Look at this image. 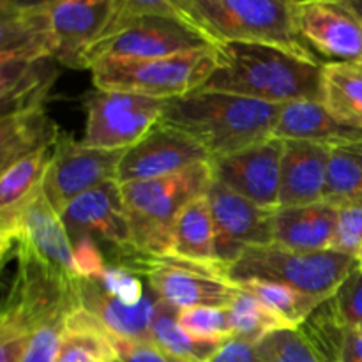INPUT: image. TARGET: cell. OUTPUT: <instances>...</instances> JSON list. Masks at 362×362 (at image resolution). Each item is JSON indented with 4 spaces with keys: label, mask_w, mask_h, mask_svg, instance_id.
Here are the masks:
<instances>
[{
    "label": "cell",
    "mask_w": 362,
    "mask_h": 362,
    "mask_svg": "<svg viewBox=\"0 0 362 362\" xmlns=\"http://www.w3.org/2000/svg\"><path fill=\"white\" fill-rule=\"evenodd\" d=\"M216 67L200 90L228 92L286 105L322 101V66L260 42H218Z\"/></svg>",
    "instance_id": "cell-1"
},
{
    "label": "cell",
    "mask_w": 362,
    "mask_h": 362,
    "mask_svg": "<svg viewBox=\"0 0 362 362\" xmlns=\"http://www.w3.org/2000/svg\"><path fill=\"white\" fill-rule=\"evenodd\" d=\"M281 108L246 95L197 90L170 99L161 122L193 136L216 159L272 138Z\"/></svg>",
    "instance_id": "cell-2"
},
{
    "label": "cell",
    "mask_w": 362,
    "mask_h": 362,
    "mask_svg": "<svg viewBox=\"0 0 362 362\" xmlns=\"http://www.w3.org/2000/svg\"><path fill=\"white\" fill-rule=\"evenodd\" d=\"M212 180L211 163H200L173 175L120 184L134 251L148 257L172 255L177 216L187 204L205 197Z\"/></svg>",
    "instance_id": "cell-3"
},
{
    "label": "cell",
    "mask_w": 362,
    "mask_h": 362,
    "mask_svg": "<svg viewBox=\"0 0 362 362\" xmlns=\"http://www.w3.org/2000/svg\"><path fill=\"white\" fill-rule=\"evenodd\" d=\"M216 67L214 45L156 59L103 57L90 66L95 90L129 92L147 98H182L200 90Z\"/></svg>",
    "instance_id": "cell-4"
},
{
    "label": "cell",
    "mask_w": 362,
    "mask_h": 362,
    "mask_svg": "<svg viewBox=\"0 0 362 362\" xmlns=\"http://www.w3.org/2000/svg\"><path fill=\"white\" fill-rule=\"evenodd\" d=\"M193 9L214 45L260 42L320 62L297 34L293 0H193Z\"/></svg>",
    "instance_id": "cell-5"
},
{
    "label": "cell",
    "mask_w": 362,
    "mask_h": 362,
    "mask_svg": "<svg viewBox=\"0 0 362 362\" xmlns=\"http://www.w3.org/2000/svg\"><path fill=\"white\" fill-rule=\"evenodd\" d=\"M359 262L336 250L297 251L281 244L247 246L228 265L232 283L246 279H267L288 285L317 299L334 296L346 276L359 267Z\"/></svg>",
    "instance_id": "cell-6"
},
{
    "label": "cell",
    "mask_w": 362,
    "mask_h": 362,
    "mask_svg": "<svg viewBox=\"0 0 362 362\" xmlns=\"http://www.w3.org/2000/svg\"><path fill=\"white\" fill-rule=\"evenodd\" d=\"M117 264L147 278L159 299L177 310L198 306L228 308L240 286L228 279L225 262H193L173 257H148L138 251L117 255Z\"/></svg>",
    "instance_id": "cell-7"
},
{
    "label": "cell",
    "mask_w": 362,
    "mask_h": 362,
    "mask_svg": "<svg viewBox=\"0 0 362 362\" xmlns=\"http://www.w3.org/2000/svg\"><path fill=\"white\" fill-rule=\"evenodd\" d=\"M212 42L184 21L166 16H134L112 23L85 52L83 69L103 57L156 59L207 48Z\"/></svg>",
    "instance_id": "cell-8"
},
{
    "label": "cell",
    "mask_w": 362,
    "mask_h": 362,
    "mask_svg": "<svg viewBox=\"0 0 362 362\" xmlns=\"http://www.w3.org/2000/svg\"><path fill=\"white\" fill-rule=\"evenodd\" d=\"M166 103L129 92L95 90L87 99L81 144L103 151H126L161 120Z\"/></svg>",
    "instance_id": "cell-9"
},
{
    "label": "cell",
    "mask_w": 362,
    "mask_h": 362,
    "mask_svg": "<svg viewBox=\"0 0 362 362\" xmlns=\"http://www.w3.org/2000/svg\"><path fill=\"white\" fill-rule=\"evenodd\" d=\"M126 151L85 147L69 134L60 133L42 180V191L52 207L60 214L80 194L110 180H117L119 165Z\"/></svg>",
    "instance_id": "cell-10"
},
{
    "label": "cell",
    "mask_w": 362,
    "mask_h": 362,
    "mask_svg": "<svg viewBox=\"0 0 362 362\" xmlns=\"http://www.w3.org/2000/svg\"><path fill=\"white\" fill-rule=\"evenodd\" d=\"M293 21L318 60L362 62V20L341 0L293 2Z\"/></svg>",
    "instance_id": "cell-11"
},
{
    "label": "cell",
    "mask_w": 362,
    "mask_h": 362,
    "mask_svg": "<svg viewBox=\"0 0 362 362\" xmlns=\"http://www.w3.org/2000/svg\"><path fill=\"white\" fill-rule=\"evenodd\" d=\"M211 161V154L200 141L159 120L136 145L127 148L119 165L117 182L159 179Z\"/></svg>",
    "instance_id": "cell-12"
},
{
    "label": "cell",
    "mask_w": 362,
    "mask_h": 362,
    "mask_svg": "<svg viewBox=\"0 0 362 362\" xmlns=\"http://www.w3.org/2000/svg\"><path fill=\"white\" fill-rule=\"evenodd\" d=\"M283 151L285 140L272 136L239 152L212 159V173L216 180L258 207L276 211L281 191Z\"/></svg>",
    "instance_id": "cell-13"
},
{
    "label": "cell",
    "mask_w": 362,
    "mask_h": 362,
    "mask_svg": "<svg viewBox=\"0 0 362 362\" xmlns=\"http://www.w3.org/2000/svg\"><path fill=\"white\" fill-rule=\"evenodd\" d=\"M207 200L216 223V250L221 262L230 265L244 247L274 243V211L258 207L216 179L209 187Z\"/></svg>",
    "instance_id": "cell-14"
},
{
    "label": "cell",
    "mask_w": 362,
    "mask_h": 362,
    "mask_svg": "<svg viewBox=\"0 0 362 362\" xmlns=\"http://www.w3.org/2000/svg\"><path fill=\"white\" fill-rule=\"evenodd\" d=\"M69 237L98 235L115 247L117 255L134 251L131 221L117 180L80 194L60 212Z\"/></svg>",
    "instance_id": "cell-15"
},
{
    "label": "cell",
    "mask_w": 362,
    "mask_h": 362,
    "mask_svg": "<svg viewBox=\"0 0 362 362\" xmlns=\"http://www.w3.org/2000/svg\"><path fill=\"white\" fill-rule=\"evenodd\" d=\"M46 11L55 41V60L83 69L85 52L108 28L115 0H59Z\"/></svg>",
    "instance_id": "cell-16"
},
{
    "label": "cell",
    "mask_w": 362,
    "mask_h": 362,
    "mask_svg": "<svg viewBox=\"0 0 362 362\" xmlns=\"http://www.w3.org/2000/svg\"><path fill=\"white\" fill-rule=\"evenodd\" d=\"M272 136L327 147H350L362 141V127L339 119L322 101L306 99L283 105Z\"/></svg>",
    "instance_id": "cell-17"
},
{
    "label": "cell",
    "mask_w": 362,
    "mask_h": 362,
    "mask_svg": "<svg viewBox=\"0 0 362 362\" xmlns=\"http://www.w3.org/2000/svg\"><path fill=\"white\" fill-rule=\"evenodd\" d=\"M329 156L327 145L285 140L278 209L324 202Z\"/></svg>",
    "instance_id": "cell-18"
},
{
    "label": "cell",
    "mask_w": 362,
    "mask_h": 362,
    "mask_svg": "<svg viewBox=\"0 0 362 362\" xmlns=\"http://www.w3.org/2000/svg\"><path fill=\"white\" fill-rule=\"evenodd\" d=\"M158 299V293L148 286V292H145L144 300L131 306V304L110 296L94 279H81L80 281L81 308L90 311L113 338L131 339V341H151V325Z\"/></svg>",
    "instance_id": "cell-19"
},
{
    "label": "cell",
    "mask_w": 362,
    "mask_h": 362,
    "mask_svg": "<svg viewBox=\"0 0 362 362\" xmlns=\"http://www.w3.org/2000/svg\"><path fill=\"white\" fill-rule=\"evenodd\" d=\"M336 226L338 207L329 202L276 209L272 214L274 243L297 251L334 250Z\"/></svg>",
    "instance_id": "cell-20"
},
{
    "label": "cell",
    "mask_w": 362,
    "mask_h": 362,
    "mask_svg": "<svg viewBox=\"0 0 362 362\" xmlns=\"http://www.w3.org/2000/svg\"><path fill=\"white\" fill-rule=\"evenodd\" d=\"M55 62V59H42L35 62L0 60L2 115L42 108V103L59 74Z\"/></svg>",
    "instance_id": "cell-21"
},
{
    "label": "cell",
    "mask_w": 362,
    "mask_h": 362,
    "mask_svg": "<svg viewBox=\"0 0 362 362\" xmlns=\"http://www.w3.org/2000/svg\"><path fill=\"white\" fill-rule=\"evenodd\" d=\"M0 14V60L55 59V41L46 7Z\"/></svg>",
    "instance_id": "cell-22"
},
{
    "label": "cell",
    "mask_w": 362,
    "mask_h": 362,
    "mask_svg": "<svg viewBox=\"0 0 362 362\" xmlns=\"http://www.w3.org/2000/svg\"><path fill=\"white\" fill-rule=\"evenodd\" d=\"M59 127L46 115L45 108L2 115L0 122V168L55 145Z\"/></svg>",
    "instance_id": "cell-23"
},
{
    "label": "cell",
    "mask_w": 362,
    "mask_h": 362,
    "mask_svg": "<svg viewBox=\"0 0 362 362\" xmlns=\"http://www.w3.org/2000/svg\"><path fill=\"white\" fill-rule=\"evenodd\" d=\"M218 233L207 194L184 207L173 225L172 255L193 262H221L218 258Z\"/></svg>",
    "instance_id": "cell-24"
},
{
    "label": "cell",
    "mask_w": 362,
    "mask_h": 362,
    "mask_svg": "<svg viewBox=\"0 0 362 362\" xmlns=\"http://www.w3.org/2000/svg\"><path fill=\"white\" fill-rule=\"evenodd\" d=\"M112 334L90 311L78 308L67 317L55 362H115Z\"/></svg>",
    "instance_id": "cell-25"
},
{
    "label": "cell",
    "mask_w": 362,
    "mask_h": 362,
    "mask_svg": "<svg viewBox=\"0 0 362 362\" xmlns=\"http://www.w3.org/2000/svg\"><path fill=\"white\" fill-rule=\"evenodd\" d=\"M179 311L172 304L158 299L151 325V341L173 359L209 362L223 341H204L187 334L179 324Z\"/></svg>",
    "instance_id": "cell-26"
},
{
    "label": "cell",
    "mask_w": 362,
    "mask_h": 362,
    "mask_svg": "<svg viewBox=\"0 0 362 362\" xmlns=\"http://www.w3.org/2000/svg\"><path fill=\"white\" fill-rule=\"evenodd\" d=\"M322 103L345 122L362 127V62L324 64Z\"/></svg>",
    "instance_id": "cell-27"
},
{
    "label": "cell",
    "mask_w": 362,
    "mask_h": 362,
    "mask_svg": "<svg viewBox=\"0 0 362 362\" xmlns=\"http://www.w3.org/2000/svg\"><path fill=\"white\" fill-rule=\"evenodd\" d=\"M308 345L311 346L320 362L341 361L343 346L346 339V325L339 318L332 297L322 300L297 327Z\"/></svg>",
    "instance_id": "cell-28"
},
{
    "label": "cell",
    "mask_w": 362,
    "mask_h": 362,
    "mask_svg": "<svg viewBox=\"0 0 362 362\" xmlns=\"http://www.w3.org/2000/svg\"><path fill=\"white\" fill-rule=\"evenodd\" d=\"M53 147L41 148L2 170L0 179V211H9L25 204L42 186L53 158Z\"/></svg>",
    "instance_id": "cell-29"
},
{
    "label": "cell",
    "mask_w": 362,
    "mask_h": 362,
    "mask_svg": "<svg viewBox=\"0 0 362 362\" xmlns=\"http://www.w3.org/2000/svg\"><path fill=\"white\" fill-rule=\"evenodd\" d=\"M226 310L230 315L232 338L244 339L253 345H258L265 336L279 329H293L274 311L269 310L253 293L243 288L233 297Z\"/></svg>",
    "instance_id": "cell-30"
},
{
    "label": "cell",
    "mask_w": 362,
    "mask_h": 362,
    "mask_svg": "<svg viewBox=\"0 0 362 362\" xmlns=\"http://www.w3.org/2000/svg\"><path fill=\"white\" fill-rule=\"evenodd\" d=\"M243 290L253 293L260 299L271 311L281 317L290 327L297 329L304 322V318L322 303L313 296L299 292L288 285L267 279H246L237 283ZM325 300V299H324Z\"/></svg>",
    "instance_id": "cell-31"
},
{
    "label": "cell",
    "mask_w": 362,
    "mask_h": 362,
    "mask_svg": "<svg viewBox=\"0 0 362 362\" xmlns=\"http://www.w3.org/2000/svg\"><path fill=\"white\" fill-rule=\"evenodd\" d=\"M362 198V161L352 147H331L324 202L341 205Z\"/></svg>",
    "instance_id": "cell-32"
},
{
    "label": "cell",
    "mask_w": 362,
    "mask_h": 362,
    "mask_svg": "<svg viewBox=\"0 0 362 362\" xmlns=\"http://www.w3.org/2000/svg\"><path fill=\"white\" fill-rule=\"evenodd\" d=\"M134 16L175 18V20L184 21V23H187L189 27H193L194 30L202 32V34L207 37V34L202 30L197 18H194L193 0H115V11H113L110 25ZM209 41H211V39H209ZM212 45H214V42H212Z\"/></svg>",
    "instance_id": "cell-33"
},
{
    "label": "cell",
    "mask_w": 362,
    "mask_h": 362,
    "mask_svg": "<svg viewBox=\"0 0 362 362\" xmlns=\"http://www.w3.org/2000/svg\"><path fill=\"white\" fill-rule=\"evenodd\" d=\"M257 362H320L297 329H279L257 346Z\"/></svg>",
    "instance_id": "cell-34"
},
{
    "label": "cell",
    "mask_w": 362,
    "mask_h": 362,
    "mask_svg": "<svg viewBox=\"0 0 362 362\" xmlns=\"http://www.w3.org/2000/svg\"><path fill=\"white\" fill-rule=\"evenodd\" d=\"M179 324L187 334L204 341H225L232 338V325L226 308L198 306L179 311Z\"/></svg>",
    "instance_id": "cell-35"
},
{
    "label": "cell",
    "mask_w": 362,
    "mask_h": 362,
    "mask_svg": "<svg viewBox=\"0 0 362 362\" xmlns=\"http://www.w3.org/2000/svg\"><path fill=\"white\" fill-rule=\"evenodd\" d=\"M334 250L362 264V198L338 205Z\"/></svg>",
    "instance_id": "cell-36"
},
{
    "label": "cell",
    "mask_w": 362,
    "mask_h": 362,
    "mask_svg": "<svg viewBox=\"0 0 362 362\" xmlns=\"http://www.w3.org/2000/svg\"><path fill=\"white\" fill-rule=\"evenodd\" d=\"M110 296L117 297L122 303L134 304L141 303L145 297V285L141 283L140 274L119 264H108L99 279H95Z\"/></svg>",
    "instance_id": "cell-37"
},
{
    "label": "cell",
    "mask_w": 362,
    "mask_h": 362,
    "mask_svg": "<svg viewBox=\"0 0 362 362\" xmlns=\"http://www.w3.org/2000/svg\"><path fill=\"white\" fill-rule=\"evenodd\" d=\"M339 318L346 329L362 325V269H354L332 296Z\"/></svg>",
    "instance_id": "cell-38"
},
{
    "label": "cell",
    "mask_w": 362,
    "mask_h": 362,
    "mask_svg": "<svg viewBox=\"0 0 362 362\" xmlns=\"http://www.w3.org/2000/svg\"><path fill=\"white\" fill-rule=\"evenodd\" d=\"M67 317H57L32 332L23 362H55Z\"/></svg>",
    "instance_id": "cell-39"
},
{
    "label": "cell",
    "mask_w": 362,
    "mask_h": 362,
    "mask_svg": "<svg viewBox=\"0 0 362 362\" xmlns=\"http://www.w3.org/2000/svg\"><path fill=\"white\" fill-rule=\"evenodd\" d=\"M32 329L14 317L0 318V362H23Z\"/></svg>",
    "instance_id": "cell-40"
},
{
    "label": "cell",
    "mask_w": 362,
    "mask_h": 362,
    "mask_svg": "<svg viewBox=\"0 0 362 362\" xmlns=\"http://www.w3.org/2000/svg\"><path fill=\"white\" fill-rule=\"evenodd\" d=\"M73 262L74 271L80 279H99L106 269V262L103 258L98 243L88 233L73 237Z\"/></svg>",
    "instance_id": "cell-41"
},
{
    "label": "cell",
    "mask_w": 362,
    "mask_h": 362,
    "mask_svg": "<svg viewBox=\"0 0 362 362\" xmlns=\"http://www.w3.org/2000/svg\"><path fill=\"white\" fill-rule=\"evenodd\" d=\"M112 339L120 362H172L165 352L151 341H131L113 336Z\"/></svg>",
    "instance_id": "cell-42"
},
{
    "label": "cell",
    "mask_w": 362,
    "mask_h": 362,
    "mask_svg": "<svg viewBox=\"0 0 362 362\" xmlns=\"http://www.w3.org/2000/svg\"><path fill=\"white\" fill-rule=\"evenodd\" d=\"M257 345L239 338H228L209 362H257Z\"/></svg>",
    "instance_id": "cell-43"
},
{
    "label": "cell",
    "mask_w": 362,
    "mask_h": 362,
    "mask_svg": "<svg viewBox=\"0 0 362 362\" xmlns=\"http://www.w3.org/2000/svg\"><path fill=\"white\" fill-rule=\"evenodd\" d=\"M339 362H362V329H349Z\"/></svg>",
    "instance_id": "cell-44"
},
{
    "label": "cell",
    "mask_w": 362,
    "mask_h": 362,
    "mask_svg": "<svg viewBox=\"0 0 362 362\" xmlns=\"http://www.w3.org/2000/svg\"><path fill=\"white\" fill-rule=\"evenodd\" d=\"M59 0H0V13H20L48 7Z\"/></svg>",
    "instance_id": "cell-45"
},
{
    "label": "cell",
    "mask_w": 362,
    "mask_h": 362,
    "mask_svg": "<svg viewBox=\"0 0 362 362\" xmlns=\"http://www.w3.org/2000/svg\"><path fill=\"white\" fill-rule=\"evenodd\" d=\"M341 2L345 4L346 7H350V9L362 20V0H341Z\"/></svg>",
    "instance_id": "cell-46"
},
{
    "label": "cell",
    "mask_w": 362,
    "mask_h": 362,
    "mask_svg": "<svg viewBox=\"0 0 362 362\" xmlns=\"http://www.w3.org/2000/svg\"><path fill=\"white\" fill-rule=\"evenodd\" d=\"M350 147L354 148V152H356L357 156H359V159L362 161V141L361 144H356V145H350Z\"/></svg>",
    "instance_id": "cell-47"
},
{
    "label": "cell",
    "mask_w": 362,
    "mask_h": 362,
    "mask_svg": "<svg viewBox=\"0 0 362 362\" xmlns=\"http://www.w3.org/2000/svg\"><path fill=\"white\" fill-rule=\"evenodd\" d=\"M170 361H172V362H194V361H184V359H173V357H170Z\"/></svg>",
    "instance_id": "cell-48"
},
{
    "label": "cell",
    "mask_w": 362,
    "mask_h": 362,
    "mask_svg": "<svg viewBox=\"0 0 362 362\" xmlns=\"http://www.w3.org/2000/svg\"><path fill=\"white\" fill-rule=\"evenodd\" d=\"M293 2H300V0H293Z\"/></svg>",
    "instance_id": "cell-49"
},
{
    "label": "cell",
    "mask_w": 362,
    "mask_h": 362,
    "mask_svg": "<svg viewBox=\"0 0 362 362\" xmlns=\"http://www.w3.org/2000/svg\"><path fill=\"white\" fill-rule=\"evenodd\" d=\"M357 329H362V325H361V327H357Z\"/></svg>",
    "instance_id": "cell-50"
},
{
    "label": "cell",
    "mask_w": 362,
    "mask_h": 362,
    "mask_svg": "<svg viewBox=\"0 0 362 362\" xmlns=\"http://www.w3.org/2000/svg\"><path fill=\"white\" fill-rule=\"evenodd\" d=\"M115 362H120V361H119V359H117V361H115Z\"/></svg>",
    "instance_id": "cell-51"
},
{
    "label": "cell",
    "mask_w": 362,
    "mask_h": 362,
    "mask_svg": "<svg viewBox=\"0 0 362 362\" xmlns=\"http://www.w3.org/2000/svg\"><path fill=\"white\" fill-rule=\"evenodd\" d=\"M361 269H362V264H361Z\"/></svg>",
    "instance_id": "cell-52"
}]
</instances>
